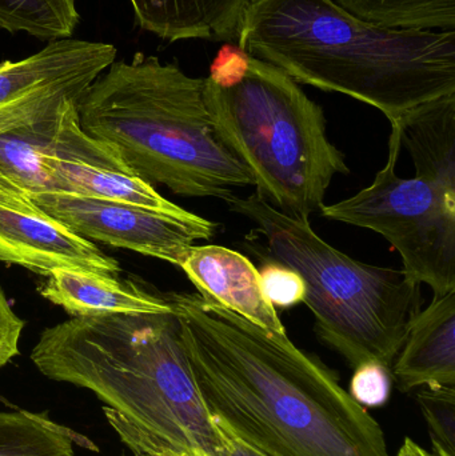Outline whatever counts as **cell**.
I'll list each match as a JSON object with an SVG mask.
<instances>
[{
    "label": "cell",
    "mask_w": 455,
    "mask_h": 456,
    "mask_svg": "<svg viewBox=\"0 0 455 456\" xmlns=\"http://www.w3.org/2000/svg\"><path fill=\"white\" fill-rule=\"evenodd\" d=\"M183 270L198 294L270 331L286 334L277 308L269 302L258 268L240 252L223 246H191L182 259Z\"/></svg>",
    "instance_id": "cell-12"
},
{
    "label": "cell",
    "mask_w": 455,
    "mask_h": 456,
    "mask_svg": "<svg viewBox=\"0 0 455 456\" xmlns=\"http://www.w3.org/2000/svg\"><path fill=\"white\" fill-rule=\"evenodd\" d=\"M90 446L82 436L43 414L0 411V456H74V444Z\"/></svg>",
    "instance_id": "cell-18"
},
{
    "label": "cell",
    "mask_w": 455,
    "mask_h": 456,
    "mask_svg": "<svg viewBox=\"0 0 455 456\" xmlns=\"http://www.w3.org/2000/svg\"><path fill=\"white\" fill-rule=\"evenodd\" d=\"M203 98L219 141L280 213L309 219L325 205L334 176L350 173L329 139L322 107L278 67L248 56L237 79H203Z\"/></svg>",
    "instance_id": "cell-5"
},
{
    "label": "cell",
    "mask_w": 455,
    "mask_h": 456,
    "mask_svg": "<svg viewBox=\"0 0 455 456\" xmlns=\"http://www.w3.org/2000/svg\"><path fill=\"white\" fill-rule=\"evenodd\" d=\"M134 456H175L167 454V452H157V450L147 449V447L138 446V444H127Z\"/></svg>",
    "instance_id": "cell-27"
},
{
    "label": "cell",
    "mask_w": 455,
    "mask_h": 456,
    "mask_svg": "<svg viewBox=\"0 0 455 456\" xmlns=\"http://www.w3.org/2000/svg\"><path fill=\"white\" fill-rule=\"evenodd\" d=\"M258 273L264 295L275 308H290L305 302L304 279L293 268L266 257Z\"/></svg>",
    "instance_id": "cell-22"
},
{
    "label": "cell",
    "mask_w": 455,
    "mask_h": 456,
    "mask_svg": "<svg viewBox=\"0 0 455 456\" xmlns=\"http://www.w3.org/2000/svg\"><path fill=\"white\" fill-rule=\"evenodd\" d=\"M397 456H435L430 454L424 447L419 446L413 439L406 438L402 446L398 450Z\"/></svg>",
    "instance_id": "cell-26"
},
{
    "label": "cell",
    "mask_w": 455,
    "mask_h": 456,
    "mask_svg": "<svg viewBox=\"0 0 455 456\" xmlns=\"http://www.w3.org/2000/svg\"><path fill=\"white\" fill-rule=\"evenodd\" d=\"M39 292L71 318L173 311L166 295L152 294L141 284L122 281L114 273L56 268L45 276Z\"/></svg>",
    "instance_id": "cell-15"
},
{
    "label": "cell",
    "mask_w": 455,
    "mask_h": 456,
    "mask_svg": "<svg viewBox=\"0 0 455 456\" xmlns=\"http://www.w3.org/2000/svg\"><path fill=\"white\" fill-rule=\"evenodd\" d=\"M77 0H0V28L39 39L71 37L79 23Z\"/></svg>",
    "instance_id": "cell-20"
},
{
    "label": "cell",
    "mask_w": 455,
    "mask_h": 456,
    "mask_svg": "<svg viewBox=\"0 0 455 456\" xmlns=\"http://www.w3.org/2000/svg\"><path fill=\"white\" fill-rule=\"evenodd\" d=\"M85 85H51L0 107V189L31 195L53 192L45 167L64 107Z\"/></svg>",
    "instance_id": "cell-10"
},
{
    "label": "cell",
    "mask_w": 455,
    "mask_h": 456,
    "mask_svg": "<svg viewBox=\"0 0 455 456\" xmlns=\"http://www.w3.org/2000/svg\"><path fill=\"white\" fill-rule=\"evenodd\" d=\"M45 167L53 183V192L125 203L179 221L203 219L163 198L152 184L136 175L111 147L85 134L79 125L75 99L64 107L55 141L45 157Z\"/></svg>",
    "instance_id": "cell-9"
},
{
    "label": "cell",
    "mask_w": 455,
    "mask_h": 456,
    "mask_svg": "<svg viewBox=\"0 0 455 456\" xmlns=\"http://www.w3.org/2000/svg\"><path fill=\"white\" fill-rule=\"evenodd\" d=\"M237 39L246 55L363 102L390 125L455 93V31L377 26L334 0H250Z\"/></svg>",
    "instance_id": "cell-2"
},
{
    "label": "cell",
    "mask_w": 455,
    "mask_h": 456,
    "mask_svg": "<svg viewBox=\"0 0 455 456\" xmlns=\"http://www.w3.org/2000/svg\"><path fill=\"white\" fill-rule=\"evenodd\" d=\"M24 321L13 311L10 300L0 287V369L19 354Z\"/></svg>",
    "instance_id": "cell-24"
},
{
    "label": "cell",
    "mask_w": 455,
    "mask_h": 456,
    "mask_svg": "<svg viewBox=\"0 0 455 456\" xmlns=\"http://www.w3.org/2000/svg\"><path fill=\"white\" fill-rule=\"evenodd\" d=\"M433 444V455L455 456V386H425L416 395Z\"/></svg>",
    "instance_id": "cell-21"
},
{
    "label": "cell",
    "mask_w": 455,
    "mask_h": 456,
    "mask_svg": "<svg viewBox=\"0 0 455 456\" xmlns=\"http://www.w3.org/2000/svg\"><path fill=\"white\" fill-rule=\"evenodd\" d=\"M31 200L43 213L87 240L130 249L179 267L195 240L211 239L219 224L184 222L146 208L99 198L42 192Z\"/></svg>",
    "instance_id": "cell-8"
},
{
    "label": "cell",
    "mask_w": 455,
    "mask_h": 456,
    "mask_svg": "<svg viewBox=\"0 0 455 456\" xmlns=\"http://www.w3.org/2000/svg\"><path fill=\"white\" fill-rule=\"evenodd\" d=\"M109 43L51 40L39 53L0 63V107L51 85L90 86L117 59Z\"/></svg>",
    "instance_id": "cell-13"
},
{
    "label": "cell",
    "mask_w": 455,
    "mask_h": 456,
    "mask_svg": "<svg viewBox=\"0 0 455 456\" xmlns=\"http://www.w3.org/2000/svg\"><path fill=\"white\" fill-rule=\"evenodd\" d=\"M208 414L264 456H390L381 425L338 375L198 292L165 294Z\"/></svg>",
    "instance_id": "cell-1"
},
{
    "label": "cell",
    "mask_w": 455,
    "mask_h": 456,
    "mask_svg": "<svg viewBox=\"0 0 455 456\" xmlns=\"http://www.w3.org/2000/svg\"><path fill=\"white\" fill-rule=\"evenodd\" d=\"M214 423H215L216 428L221 434L222 442H223V452H222L221 456H264L240 444L232 434L227 433L222 426H219L215 420H214Z\"/></svg>",
    "instance_id": "cell-25"
},
{
    "label": "cell",
    "mask_w": 455,
    "mask_h": 456,
    "mask_svg": "<svg viewBox=\"0 0 455 456\" xmlns=\"http://www.w3.org/2000/svg\"><path fill=\"white\" fill-rule=\"evenodd\" d=\"M0 263L47 276L56 268L114 273L119 263L35 206L28 195L0 189Z\"/></svg>",
    "instance_id": "cell-11"
},
{
    "label": "cell",
    "mask_w": 455,
    "mask_h": 456,
    "mask_svg": "<svg viewBox=\"0 0 455 456\" xmlns=\"http://www.w3.org/2000/svg\"><path fill=\"white\" fill-rule=\"evenodd\" d=\"M230 211L253 222L272 259L293 268L306 287L305 305L320 339L347 363H378L392 370L414 318L422 310V284L402 270L353 259L323 240L309 219L280 213L256 192L237 195Z\"/></svg>",
    "instance_id": "cell-6"
},
{
    "label": "cell",
    "mask_w": 455,
    "mask_h": 456,
    "mask_svg": "<svg viewBox=\"0 0 455 456\" xmlns=\"http://www.w3.org/2000/svg\"><path fill=\"white\" fill-rule=\"evenodd\" d=\"M357 18L387 28L455 31V0H334Z\"/></svg>",
    "instance_id": "cell-19"
},
{
    "label": "cell",
    "mask_w": 455,
    "mask_h": 456,
    "mask_svg": "<svg viewBox=\"0 0 455 456\" xmlns=\"http://www.w3.org/2000/svg\"><path fill=\"white\" fill-rule=\"evenodd\" d=\"M392 375L402 393L455 386V289L435 297L414 318Z\"/></svg>",
    "instance_id": "cell-14"
},
{
    "label": "cell",
    "mask_w": 455,
    "mask_h": 456,
    "mask_svg": "<svg viewBox=\"0 0 455 456\" xmlns=\"http://www.w3.org/2000/svg\"><path fill=\"white\" fill-rule=\"evenodd\" d=\"M400 131L392 126L389 157L373 183L347 200L323 205L329 221L374 231L400 252L403 273L435 297L455 289V190L395 173Z\"/></svg>",
    "instance_id": "cell-7"
},
{
    "label": "cell",
    "mask_w": 455,
    "mask_h": 456,
    "mask_svg": "<svg viewBox=\"0 0 455 456\" xmlns=\"http://www.w3.org/2000/svg\"><path fill=\"white\" fill-rule=\"evenodd\" d=\"M82 130L111 147L147 183L184 198L229 202L254 186L248 168L219 141L203 79L136 53L115 61L77 101Z\"/></svg>",
    "instance_id": "cell-4"
},
{
    "label": "cell",
    "mask_w": 455,
    "mask_h": 456,
    "mask_svg": "<svg viewBox=\"0 0 455 456\" xmlns=\"http://www.w3.org/2000/svg\"><path fill=\"white\" fill-rule=\"evenodd\" d=\"M31 361L48 379L95 394L142 446L175 456L223 452L174 311L69 319L40 334Z\"/></svg>",
    "instance_id": "cell-3"
},
{
    "label": "cell",
    "mask_w": 455,
    "mask_h": 456,
    "mask_svg": "<svg viewBox=\"0 0 455 456\" xmlns=\"http://www.w3.org/2000/svg\"><path fill=\"white\" fill-rule=\"evenodd\" d=\"M136 23L168 42L238 37L250 0H130Z\"/></svg>",
    "instance_id": "cell-16"
},
{
    "label": "cell",
    "mask_w": 455,
    "mask_h": 456,
    "mask_svg": "<svg viewBox=\"0 0 455 456\" xmlns=\"http://www.w3.org/2000/svg\"><path fill=\"white\" fill-rule=\"evenodd\" d=\"M392 126L416 175L455 190V93L414 107Z\"/></svg>",
    "instance_id": "cell-17"
},
{
    "label": "cell",
    "mask_w": 455,
    "mask_h": 456,
    "mask_svg": "<svg viewBox=\"0 0 455 456\" xmlns=\"http://www.w3.org/2000/svg\"><path fill=\"white\" fill-rule=\"evenodd\" d=\"M350 395L362 407H381L392 393V370L378 363H365L354 369Z\"/></svg>",
    "instance_id": "cell-23"
}]
</instances>
